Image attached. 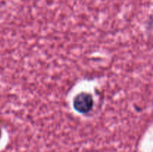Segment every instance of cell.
Returning a JSON list of instances; mask_svg holds the SVG:
<instances>
[{"mask_svg": "<svg viewBox=\"0 0 153 152\" xmlns=\"http://www.w3.org/2000/svg\"><path fill=\"white\" fill-rule=\"evenodd\" d=\"M94 101L92 95L86 92H82L77 95L73 101L75 109L78 112L85 113L89 112L92 109Z\"/></svg>", "mask_w": 153, "mask_h": 152, "instance_id": "obj_1", "label": "cell"}, {"mask_svg": "<svg viewBox=\"0 0 153 152\" xmlns=\"http://www.w3.org/2000/svg\"><path fill=\"white\" fill-rule=\"evenodd\" d=\"M0 137H1V129H0Z\"/></svg>", "mask_w": 153, "mask_h": 152, "instance_id": "obj_2", "label": "cell"}]
</instances>
